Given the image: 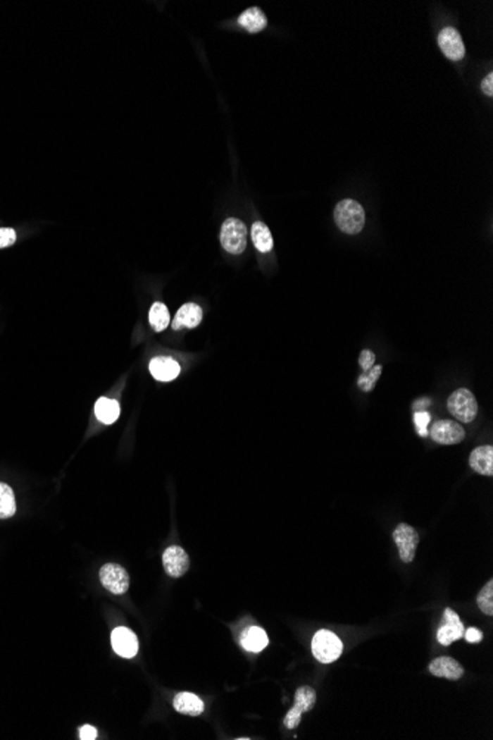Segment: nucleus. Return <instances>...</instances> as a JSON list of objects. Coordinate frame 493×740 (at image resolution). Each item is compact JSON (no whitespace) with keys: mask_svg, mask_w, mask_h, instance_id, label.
Here are the masks:
<instances>
[{"mask_svg":"<svg viewBox=\"0 0 493 740\" xmlns=\"http://www.w3.org/2000/svg\"><path fill=\"white\" fill-rule=\"evenodd\" d=\"M363 207L354 199H343L334 210V221L344 234H359L365 226Z\"/></svg>","mask_w":493,"mask_h":740,"instance_id":"1","label":"nucleus"},{"mask_svg":"<svg viewBox=\"0 0 493 740\" xmlns=\"http://www.w3.org/2000/svg\"><path fill=\"white\" fill-rule=\"evenodd\" d=\"M312 653L322 664H331L342 656L343 643L331 631L320 629L312 640Z\"/></svg>","mask_w":493,"mask_h":740,"instance_id":"2","label":"nucleus"},{"mask_svg":"<svg viewBox=\"0 0 493 740\" xmlns=\"http://www.w3.org/2000/svg\"><path fill=\"white\" fill-rule=\"evenodd\" d=\"M220 244L230 254H241L246 247V226L237 218L226 219L220 230Z\"/></svg>","mask_w":493,"mask_h":740,"instance_id":"3","label":"nucleus"},{"mask_svg":"<svg viewBox=\"0 0 493 740\" xmlns=\"http://www.w3.org/2000/svg\"><path fill=\"white\" fill-rule=\"evenodd\" d=\"M449 412L461 423H471L479 412L475 396L467 389L455 390L448 399Z\"/></svg>","mask_w":493,"mask_h":740,"instance_id":"4","label":"nucleus"},{"mask_svg":"<svg viewBox=\"0 0 493 740\" xmlns=\"http://www.w3.org/2000/svg\"><path fill=\"white\" fill-rule=\"evenodd\" d=\"M315 703H316V691L309 686L299 687L296 691L294 706H292L288 711V714L285 715L284 726L289 730L296 729L301 721V715L304 713L312 711Z\"/></svg>","mask_w":493,"mask_h":740,"instance_id":"5","label":"nucleus"},{"mask_svg":"<svg viewBox=\"0 0 493 740\" xmlns=\"http://www.w3.org/2000/svg\"><path fill=\"white\" fill-rule=\"evenodd\" d=\"M393 539L399 550V556L404 563H411L415 559L417 553L420 536L418 532L406 523H400L393 532Z\"/></svg>","mask_w":493,"mask_h":740,"instance_id":"6","label":"nucleus"},{"mask_svg":"<svg viewBox=\"0 0 493 740\" xmlns=\"http://www.w3.org/2000/svg\"><path fill=\"white\" fill-rule=\"evenodd\" d=\"M99 579L104 585V588L117 596L125 594L130 585V579L126 570L116 563L104 565L99 570Z\"/></svg>","mask_w":493,"mask_h":740,"instance_id":"7","label":"nucleus"},{"mask_svg":"<svg viewBox=\"0 0 493 740\" xmlns=\"http://www.w3.org/2000/svg\"><path fill=\"white\" fill-rule=\"evenodd\" d=\"M430 435L435 442L440 445H455L464 440L466 430L456 421L440 420L431 427Z\"/></svg>","mask_w":493,"mask_h":740,"instance_id":"8","label":"nucleus"},{"mask_svg":"<svg viewBox=\"0 0 493 740\" xmlns=\"http://www.w3.org/2000/svg\"><path fill=\"white\" fill-rule=\"evenodd\" d=\"M163 566L168 576L180 578L188 572L189 556L182 547H168L163 554Z\"/></svg>","mask_w":493,"mask_h":740,"instance_id":"9","label":"nucleus"},{"mask_svg":"<svg viewBox=\"0 0 493 740\" xmlns=\"http://www.w3.org/2000/svg\"><path fill=\"white\" fill-rule=\"evenodd\" d=\"M111 644L114 652L121 658H135L137 650H139V643H137V637L135 636L133 631H130L126 627H118L113 631L111 634Z\"/></svg>","mask_w":493,"mask_h":740,"instance_id":"10","label":"nucleus"},{"mask_svg":"<svg viewBox=\"0 0 493 740\" xmlns=\"http://www.w3.org/2000/svg\"><path fill=\"white\" fill-rule=\"evenodd\" d=\"M462 636H464V624L461 622L459 616L452 609H446L443 613V624L437 629V641L443 646H451Z\"/></svg>","mask_w":493,"mask_h":740,"instance_id":"11","label":"nucleus"},{"mask_svg":"<svg viewBox=\"0 0 493 740\" xmlns=\"http://www.w3.org/2000/svg\"><path fill=\"white\" fill-rule=\"evenodd\" d=\"M439 46L442 52L452 61H461L466 55V46L461 35L452 27L443 28L439 35Z\"/></svg>","mask_w":493,"mask_h":740,"instance_id":"12","label":"nucleus"},{"mask_svg":"<svg viewBox=\"0 0 493 740\" xmlns=\"http://www.w3.org/2000/svg\"><path fill=\"white\" fill-rule=\"evenodd\" d=\"M428 671L435 677L448 678V680H459V678L464 675V668L461 667L459 662L449 656H442L435 659L428 665Z\"/></svg>","mask_w":493,"mask_h":740,"instance_id":"13","label":"nucleus"},{"mask_svg":"<svg viewBox=\"0 0 493 740\" xmlns=\"http://www.w3.org/2000/svg\"><path fill=\"white\" fill-rule=\"evenodd\" d=\"M149 373L158 381H172L180 374V365L172 358L158 357L149 362Z\"/></svg>","mask_w":493,"mask_h":740,"instance_id":"14","label":"nucleus"},{"mask_svg":"<svg viewBox=\"0 0 493 740\" xmlns=\"http://www.w3.org/2000/svg\"><path fill=\"white\" fill-rule=\"evenodd\" d=\"M203 321V311L201 307L195 303H185L176 314V318L173 321V328H195Z\"/></svg>","mask_w":493,"mask_h":740,"instance_id":"15","label":"nucleus"},{"mask_svg":"<svg viewBox=\"0 0 493 740\" xmlns=\"http://www.w3.org/2000/svg\"><path fill=\"white\" fill-rule=\"evenodd\" d=\"M470 466L471 469L483 476H492L493 474V448L490 445L479 446L475 448L470 455Z\"/></svg>","mask_w":493,"mask_h":740,"instance_id":"16","label":"nucleus"},{"mask_svg":"<svg viewBox=\"0 0 493 740\" xmlns=\"http://www.w3.org/2000/svg\"><path fill=\"white\" fill-rule=\"evenodd\" d=\"M173 706L179 714H183V715L196 717L204 713V702L196 695H194V693H188V691H183L176 695L173 701Z\"/></svg>","mask_w":493,"mask_h":740,"instance_id":"17","label":"nucleus"},{"mask_svg":"<svg viewBox=\"0 0 493 740\" xmlns=\"http://www.w3.org/2000/svg\"><path fill=\"white\" fill-rule=\"evenodd\" d=\"M268 644H269V639H268L266 631L260 627L246 628L241 636V646L246 652L258 653L263 650Z\"/></svg>","mask_w":493,"mask_h":740,"instance_id":"18","label":"nucleus"},{"mask_svg":"<svg viewBox=\"0 0 493 740\" xmlns=\"http://www.w3.org/2000/svg\"><path fill=\"white\" fill-rule=\"evenodd\" d=\"M238 23L249 33H258L268 25V18L263 11L257 6H253L241 13Z\"/></svg>","mask_w":493,"mask_h":740,"instance_id":"19","label":"nucleus"},{"mask_svg":"<svg viewBox=\"0 0 493 740\" xmlns=\"http://www.w3.org/2000/svg\"><path fill=\"white\" fill-rule=\"evenodd\" d=\"M96 419L104 424H113L120 417V405L117 400L110 397H99L95 404Z\"/></svg>","mask_w":493,"mask_h":740,"instance_id":"20","label":"nucleus"},{"mask_svg":"<svg viewBox=\"0 0 493 740\" xmlns=\"http://www.w3.org/2000/svg\"><path fill=\"white\" fill-rule=\"evenodd\" d=\"M251 238L260 253H269L273 249V238L269 228L263 222H254L251 226Z\"/></svg>","mask_w":493,"mask_h":740,"instance_id":"21","label":"nucleus"},{"mask_svg":"<svg viewBox=\"0 0 493 740\" xmlns=\"http://www.w3.org/2000/svg\"><path fill=\"white\" fill-rule=\"evenodd\" d=\"M149 323L157 333H161L167 328L168 323H170V315H168V309L164 303L157 302L151 306Z\"/></svg>","mask_w":493,"mask_h":740,"instance_id":"22","label":"nucleus"},{"mask_svg":"<svg viewBox=\"0 0 493 740\" xmlns=\"http://www.w3.org/2000/svg\"><path fill=\"white\" fill-rule=\"evenodd\" d=\"M17 512L15 495L11 486L0 482V519H9Z\"/></svg>","mask_w":493,"mask_h":740,"instance_id":"23","label":"nucleus"},{"mask_svg":"<svg viewBox=\"0 0 493 740\" xmlns=\"http://www.w3.org/2000/svg\"><path fill=\"white\" fill-rule=\"evenodd\" d=\"M381 373H382V366L381 365H377V366H373V368L366 369V371H363V374L358 378L359 389L363 390V392H371L375 388V384H377Z\"/></svg>","mask_w":493,"mask_h":740,"instance_id":"24","label":"nucleus"},{"mask_svg":"<svg viewBox=\"0 0 493 740\" xmlns=\"http://www.w3.org/2000/svg\"><path fill=\"white\" fill-rule=\"evenodd\" d=\"M477 605H479L480 610L487 615V616H492L493 615V581L489 579L487 584H485V587L480 590L479 596H477Z\"/></svg>","mask_w":493,"mask_h":740,"instance_id":"25","label":"nucleus"},{"mask_svg":"<svg viewBox=\"0 0 493 740\" xmlns=\"http://www.w3.org/2000/svg\"><path fill=\"white\" fill-rule=\"evenodd\" d=\"M17 241V234L12 228H0V249H6Z\"/></svg>","mask_w":493,"mask_h":740,"instance_id":"26","label":"nucleus"},{"mask_svg":"<svg viewBox=\"0 0 493 740\" xmlns=\"http://www.w3.org/2000/svg\"><path fill=\"white\" fill-rule=\"evenodd\" d=\"M415 424H417L420 436L427 435V424L430 423V414L428 412H417L415 414Z\"/></svg>","mask_w":493,"mask_h":740,"instance_id":"27","label":"nucleus"},{"mask_svg":"<svg viewBox=\"0 0 493 740\" xmlns=\"http://www.w3.org/2000/svg\"><path fill=\"white\" fill-rule=\"evenodd\" d=\"M374 362H375V354L371 352V350H362L361 357H359V365L362 366L363 371H366V369L373 368L374 366Z\"/></svg>","mask_w":493,"mask_h":740,"instance_id":"28","label":"nucleus"},{"mask_svg":"<svg viewBox=\"0 0 493 740\" xmlns=\"http://www.w3.org/2000/svg\"><path fill=\"white\" fill-rule=\"evenodd\" d=\"M464 636L468 643H480L483 640V633L479 628H470L464 631Z\"/></svg>","mask_w":493,"mask_h":740,"instance_id":"29","label":"nucleus"},{"mask_svg":"<svg viewBox=\"0 0 493 740\" xmlns=\"http://www.w3.org/2000/svg\"><path fill=\"white\" fill-rule=\"evenodd\" d=\"M98 737V732L95 727L92 726H83L80 729V739L82 740H95Z\"/></svg>","mask_w":493,"mask_h":740,"instance_id":"30","label":"nucleus"},{"mask_svg":"<svg viewBox=\"0 0 493 740\" xmlns=\"http://www.w3.org/2000/svg\"><path fill=\"white\" fill-rule=\"evenodd\" d=\"M482 89H483V92H485V94H486L487 97H492V95H493V74H492V73H489V74L485 77V80H483V83H482Z\"/></svg>","mask_w":493,"mask_h":740,"instance_id":"31","label":"nucleus"}]
</instances>
